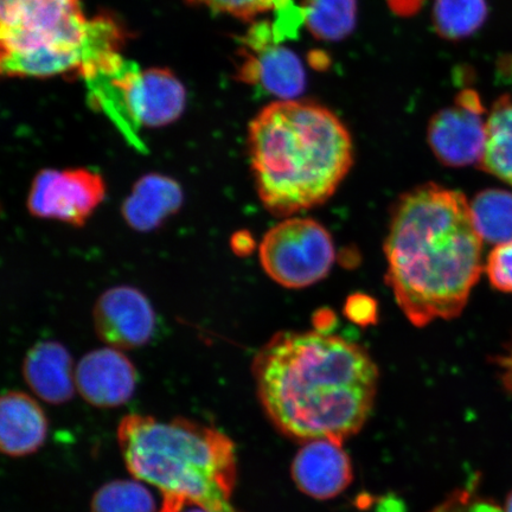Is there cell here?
Wrapping results in <instances>:
<instances>
[{
	"label": "cell",
	"instance_id": "30bf717a",
	"mask_svg": "<svg viewBox=\"0 0 512 512\" xmlns=\"http://www.w3.org/2000/svg\"><path fill=\"white\" fill-rule=\"evenodd\" d=\"M484 113L479 95L466 89L457 95L454 105L434 115L427 138L439 162L452 168L479 164L486 140Z\"/></svg>",
	"mask_w": 512,
	"mask_h": 512
},
{
	"label": "cell",
	"instance_id": "44dd1931",
	"mask_svg": "<svg viewBox=\"0 0 512 512\" xmlns=\"http://www.w3.org/2000/svg\"><path fill=\"white\" fill-rule=\"evenodd\" d=\"M488 12L486 0H437L433 23L446 40H464L483 27Z\"/></svg>",
	"mask_w": 512,
	"mask_h": 512
},
{
	"label": "cell",
	"instance_id": "ac0fdd59",
	"mask_svg": "<svg viewBox=\"0 0 512 512\" xmlns=\"http://www.w3.org/2000/svg\"><path fill=\"white\" fill-rule=\"evenodd\" d=\"M185 106L182 83L169 70L144 72L143 127H160L174 123Z\"/></svg>",
	"mask_w": 512,
	"mask_h": 512
},
{
	"label": "cell",
	"instance_id": "6da1fadb",
	"mask_svg": "<svg viewBox=\"0 0 512 512\" xmlns=\"http://www.w3.org/2000/svg\"><path fill=\"white\" fill-rule=\"evenodd\" d=\"M261 407L273 426L297 441H343L367 424L379 389L369 352L320 331L275 334L253 361Z\"/></svg>",
	"mask_w": 512,
	"mask_h": 512
},
{
	"label": "cell",
	"instance_id": "8fae6325",
	"mask_svg": "<svg viewBox=\"0 0 512 512\" xmlns=\"http://www.w3.org/2000/svg\"><path fill=\"white\" fill-rule=\"evenodd\" d=\"M96 335L107 347L130 350L144 347L156 330V313L142 291L115 286L102 293L94 306Z\"/></svg>",
	"mask_w": 512,
	"mask_h": 512
},
{
	"label": "cell",
	"instance_id": "7c38bea8",
	"mask_svg": "<svg viewBox=\"0 0 512 512\" xmlns=\"http://www.w3.org/2000/svg\"><path fill=\"white\" fill-rule=\"evenodd\" d=\"M123 350L106 347L88 352L75 369L82 399L98 408L125 405L136 392L138 374Z\"/></svg>",
	"mask_w": 512,
	"mask_h": 512
},
{
	"label": "cell",
	"instance_id": "7402d4cb",
	"mask_svg": "<svg viewBox=\"0 0 512 512\" xmlns=\"http://www.w3.org/2000/svg\"><path fill=\"white\" fill-rule=\"evenodd\" d=\"M155 498L137 480H114L95 492L91 512H156Z\"/></svg>",
	"mask_w": 512,
	"mask_h": 512
},
{
	"label": "cell",
	"instance_id": "8992f818",
	"mask_svg": "<svg viewBox=\"0 0 512 512\" xmlns=\"http://www.w3.org/2000/svg\"><path fill=\"white\" fill-rule=\"evenodd\" d=\"M262 268L275 283L305 288L319 283L336 260L334 240L322 224L287 217L264 236L259 247Z\"/></svg>",
	"mask_w": 512,
	"mask_h": 512
},
{
	"label": "cell",
	"instance_id": "e0dca14e",
	"mask_svg": "<svg viewBox=\"0 0 512 512\" xmlns=\"http://www.w3.org/2000/svg\"><path fill=\"white\" fill-rule=\"evenodd\" d=\"M479 168L512 187V96L499 98L486 119V140Z\"/></svg>",
	"mask_w": 512,
	"mask_h": 512
},
{
	"label": "cell",
	"instance_id": "cb8c5ba5",
	"mask_svg": "<svg viewBox=\"0 0 512 512\" xmlns=\"http://www.w3.org/2000/svg\"><path fill=\"white\" fill-rule=\"evenodd\" d=\"M485 272L497 290L512 293V240L492 249L486 260Z\"/></svg>",
	"mask_w": 512,
	"mask_h": 512
},
{
	"label": "cell",
	"instance_id": "5b68a950",
	"mask_svg": "<svg viewBox=\"0 0 512 512\" xmlns=\"http://www.w3.org/2000/svg\"><path fill=\"white\" fill-rule=\"evenodd\" d=\"M120 30L108 18L89 21L80 0H0L2 73L53 76L118 53Z\"/></svg>",
	"mask_w": 512,
	"mask_h": 512
},
{
	"label": "cell",
	"instance_id": "52a82bcc",
	"mask_svg": "<svg viewBox=\"0 0 512 512\" xmlns=\"http://www.w3.org/2000/svg\"><path fill=\"white\" fill-rule=\"evenodd\" d=\"M86 81L88 101L106 114L134 147L144 150L139 138L144 110V72L119 53L106 57L80 73Z\"/></svg>",
	"mask_w": 512,
	"mask_h": 512
},
{
	"label": "cell",
	"instance_id": "277c9868",
	"mask_svg": "<svg viewBox=\"0 0 512 512\" xmlns=\"http://www.w3.org/2000/svg\"><path fill=\"white\" fill-rule=\"evenodd\" d=\"M127 470L160 491V512L198 507L208 512H239L232 504L238 478L233 441L216 428L177 418L158 421L130 414L118 427Z\"/></svg>",
	"mask_w": 512,
	"mask_h": 512
},
{
	"label": "cell",
	"instance_id": "484cf974",
	"mask_svg": "<svg viewBox=\"0 0 512 512\" xmlns=\"http://www.w3.org/2000/svg\"><path fill=\"white\" fill-rule=\"evenodd\" d=\"M471 512H503L497 505L492 503H478L472 508Z\"/></svg>",
	"mask_w": 512,
	"mask_h": 512
},
{
	"label": "cell",
	"instance_id": "603a6c76",
	"mask_svg": "<svg viewBox=\"0 0 512 512\" xmlns=\"http://www.w3.org/2000/svg\"><path fill=\"white\" fill-rule=\"evenodd\" d=\"M191 2L249 21L266 12L279 10L291 0H191Z\"/></svg>",
	"mask_w": 512,
	"mask_h": 512
},
{
	"label": "cell",
	"instance_id": "83f0119b",
	"mask_svg": "<svg viewBox=\"0 0 512 512\" xmlns=\"http://www.w3.org/2000/svg\"><path fill=\"white\" fill-rule=\"evenodd\" d=\"M182 512H208V511L203 510L198 507H191L190 509H187V510L184 509Z\"/></svg>",
	"mask_w": 512,
	"mask_h": 512
},
{
	"label": "cell",
	"instance_id": "5bb4252c",
	"mask_svg": "<svg viewBox=\"0 0 512 512\" xmlns=\"http://www.w3.org/2000/svg\"><path fill=\"white\" fill-rule=\"evenodd\" d=\"M49 422L38 402L22 392H8L0 402V448L6 456L21 458L46 443Z\"/></svg>",
	"mask_w": 512,
	"mask_h": 512
},
{
	"label": "cell",
	"instance_id": "9a60e30c",
	"mask_svg": "<svg viewBox=\"0 0 512 512\" xmlns=\"http://www.w3.org/2000/svg\"><path fill=\"white\" fill-rule=\"evenodd\" d=\"M22 373L29 388L43 401L62 405L73 399L76 388L73 358L61 343L35 344L24 358Z\"/></svg>",
	"mask_w": 512,
	"mask_h": 512
},
{
	"label": "cell",
	"instance_id": "d6986e66",
	"mask_svg": "<svg viewBox=\"0 0 512 512\" xmlns=\"http://www.w3.org/2000/svg\"><path fill=\"white\" fill-rule=\"evenodd\" d=\"M302 14L306 28L318 40L335 42L355 29L356 0H303Z\"/></svg>",
	"mask_w": 512,
	"mask_h": 512
},
{
	"label": "cell",
	"instance_id": "ba28073f",
	"mask_svg": "<svg viewBox=\"0 0 512 512\" xmlns=\"http://www.w3.org/2000/svg\"><path fill=\"white\" fill-rule=\"evenodd\" d=\"M106 192V182L98 172L46 169L31 183L28 210L38 219L82 227L105 201Z\"/></svg>",
	"mask_w": 512,
	"mask_h": 512
},
{
	"label": "cell",
	"instance_id": "ffe728a7",
	"mask_svg": "<svg viewBox=\"0 0 512 512\" xmlns=\"http://www.w3.org/2000/svg\"><path fill=\"white\" fill-rule=\"evenodd\" d=\"M473 223L480 238L492 245L512 240V194L489 189L479 192L470 202Z\"/></svg>",
	"mask_w": 512,
	"mask_h": 512
},
{
	"label": "cell",
	"instance_id": "2e32d148",
	"mask_svg": "<svg viewBox=\"0 0 512 512\" xmlns=\"http://www.w3.org/2000/svg\"><path fill=\"white\" fill-rule=\"evenodd\" d=\"M184 201L181 185L175 179L149 174L133 185L123 208L125 222L137 232H152L181 209Z\"/></svg>",
	"mask_w": 512,
	"mask_h": 512
},
{
	"label": "cell",
	"instance_id": "4316f807",
	"mask_svg": "<svg viewBox=\"0 0 512 512\" xmlns=\"http://www.w3.org/2000/svg\"><path fill=\"white\" fill-rule=\"evenodd\" d=\"M503 512H512V491L507 498V502H505V508Z\"/></svg>",
	"mask_w": 512,
	"mask_h": 512
},
{
	"label": "cell",
	"instance_id": "4fadbf2b",
	"mask_svg": "<svg viewBox=\"0 0 512 512\" xmlns=\"http://www.w3.org/2000/svg\"><path fill=\"white\" fill-rule=\"evenodd\" d=\"M294 484L304 495L329 501L347 490L354 479L351 459L342 441H305L291 466Z\"/></svg>",
	"mask_w": 512,
	"mask_h": 512
},
{
	"label": "cell",
	"instance_id": "3957f363",
	"mask_svg": "<svg viewBox=\"0 0 512 512\" xmlns=\"http://www.w3.org/2000/svg\"><path fill=\"white\" fill-rule=\"evenodd\" d=\"M248 149L260 201L291 217L328 202L354 163V144L334 112L313 102L280 100L248 128Z\"/></svg>",
	"mask_w": 512,
	"mask_h": 512
},
{
	"label": "cell",
	"instance_id": "d4e9b609",
	"mask_svg": "<svg viewBox=\"0 0 512 512\" xmlns=\"http://www.w3.org/2000/svg\"><path fill=\"white\" fill-rule=\"evenodd\" d=\"M495 363L504 389L512 395V347L504 355L496 357Z\"/></svg>",
	"mask_w": 512,
	"mask_h": 512
},
{
	"label": "cell",
	"instance_id": "7a4b0ae2",
	"mask_svg": "<svg viewBox=\"0 0 512 512\" xmlns=\"http://www.w3.org/2000/svg\"><path fill=\"white\" fill-rule=\"evenodd\" d=\"M386 281L416 328L462 315L483 268V240L463 192L426 183L401 195L384 242Z\"/></svg>",
	"mask_w": 512,
	"mask_h": 512
},
{
	"label": "cell",
	"instance_id": "9c48e42d",
	"mask_svg": "<svg viewBox=\"0 0 512 512\" xmlns=\"http://www.w3.org/2000/svg\"><path fill=\"white\" fill-rule=\"evenodd\" d=\"M239 79L258 86L281 100H293L306 85L302 61L292 50L280 46L273 24L255 23L242 38Z\"/></svg>",
	"mask_w": 512,
	"mask_h": 512
}]
</instances>
